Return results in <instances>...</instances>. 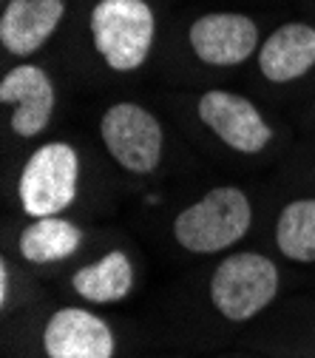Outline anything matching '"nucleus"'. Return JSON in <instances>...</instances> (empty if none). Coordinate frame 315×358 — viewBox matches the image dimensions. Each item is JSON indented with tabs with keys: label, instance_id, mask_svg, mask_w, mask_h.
<instances>
[{
	"label": "nucleus",
	"instance_id": "ddd939ff",
	"mask_svg": "<svg viewBox=\"0 0 315 358\" xmlns=\"http://www.w3.org/2000/svg\"><path fill=\"white\" fill-rule=\"evenodd\" d=\"M71 287L91 304H117L133 290V264L125 250H108L103 259L80 267L71 276Z\"/></svg>",
	"mask_w": 315,
	"mask_h": 358
},
{
	"label": "nucleus",
	"instance_id": "39448f33",
	"mask_svg": "<svg viewBox=\"0 0 315 358\" xmlns=\"http://www.w3.org/2000/svg\"><path fill=\"white\" fill-rule=\"evenodd\" d=\"M100 140L111 159L128 173L148 176L159 168L165 151V131L154 111L140 103H114L100 117Z\"/></svg>",
	"mask_w": 315,
	"mask_h": 358
},
{
	"label": "nucleus",
	"instance_id": "20e7f679",
	"mask_svg": "<svg viewBox=\"0 0 315 358\" xmlns=\"http://www.w3.org/2000/svg\"><path fill=\"white\" fill-rule=\"evenodd\" d=\"M80 194V154L68 143H43L26 159L17 179V199L26 216H57Z\"/></svg>",
	"mask_w": 315,
	"mask_h": 358
},
{
	"label": "nucleus",
	"instance_id": "4468645a",
	"mask_svg": "<svg viewBox=\"0 0 315 358\" xmlns=\"http://www.w3.org/2000/svg\"><path fill=\"white\" fill-rule=\"evenodd\" d=\"M276 248L298 264L315 262V196L293 199L276 219Z\"/></svg>",
	"mask_w": 315,
	"mask_h": 358
},
{
	"label": "nucleus",
	"instance_id": "9d476101",
	"mask_svg": "<svg viewBox=\"0 0 315 358\" xmlns=\"http://www.w3.org/2000/svg\"><path fill=\"white\" fill-rule=\"evenodd\" d=\"M66 17V0H9L0 15V43L9 55L40 52Z\"/></svg>",
	"mask_w": 315,
	"mask_h": 358
},
{
	"label": "nucleus",
	"instance_id": "6e6552de",
	"mask_svg": "<svg viewBox=\"0 0 315 358\" xmlns=\"http://www.w3.org/2000/svg\"><path fill=\"white\" fill-rule=\"evenodd\" d=\"M193 55L205 66L230 69L258 55V26L239 12H207L188 29Z\"/></svg>",
	"mask_w": 315,
	"mask_h": 358
},
{
	"label": "nucleus",
	"instance_id": "f257e3e1",
	"mask_svg": "<svg viewBox=\"0 0 315 358\" xmlns=\"http://www.w3.org/2000/svg\"><path fill=\"white\" fill-rule=\"evenodd\" d=\"M253 225V205L236 185H219L173 219V239L188 253L210 256L239 245Z\"/></svg>",
	"mask_w": 315,
	"mask_h": 358
},
{
	"label": "nucleus",
	"instance_id": "7ed1b4c3",
	"mask_svg": "<svg viewBox=\"0 0 315 358\" xmlns=\"http://www.w3.org/2000/svg\"><path fill=\"white\" fill-rule=\"evenodd\" d=\"M279 267L264 253H230L210 276V304L228 322H250L279 296Z\"/></svg>",
	"mask_w": 315,
	"mask_h": 358
},
{
	"label": "nucleus",
	"instance_id": "9b49d317",
	"mask_svg": "<svg viewBox=\"0 0 315 358\" xmlns=\"http://www.w3.org/2000/svg\"><path fill=\"white\" fill-rule=\"evenodd\" d=\"M315 66V26L293 20L279 26L258 46V71L264 80L284 85L301 80Z\"/></svg>",
	"mask_w": 315,
	"mask_h": 358
},
{
	"label": "nucleus",
	"instance_id": "f03ea898",
	"mask_svg": "<svg viewBox=\"0 0 315 358\" xmlns=\"http://www.w3.org/2000/svg\"><path fill=\"white\" fill-rule=\"evenodd\" d=\"M91 40L111 71H137L151 57L156 17L148 0H97Z\"/></svg>",
	"mask_w": 315,
	"mask_h": 358
},
{
	"label": "nucleus",
	"instance_id": "f8f14e48",
	"mask_svg": "<svg viewBox=\"0 0 315 358\" xmlns=\"http://www.w3.org/2000/svg\"><path fill=\"white\" fill-rule=\"evenodd\" d=\"M82 245V231L77 222L57 216L31 219L17 239V250L29 264H54L71 259Z\"/></svg>",
	"mask_w": 315,
	"mask_h": 358
},
{
	"label": "nucleus",
	"instance_id": "0eeeda50",
	"mask_svg": "<svg viewBox=\"0 0 315 358\" xmlns=\"http://www.w3.org/2000/svg\"><path fill=\"white\" fill-rule=\"evenodd\" d=\"M0 103L9 114V128L20 140H34L49 128L57 106L54 83L34 63H20L0 80Z\"/></svg>",
	"mask_w": 315,
	"mask_h": 358
},
{
	"label": "nucleus",
	"instance_id": "423d86ee",
	"mask_svg": "<svg viewBox=\"0 0 315 358\" xmlns=\"http://www.w3.org/2000/svg\"><path fill=\"white\" fill-rule=\"evenodd\" d=\"M196 114L236 154H244V157L261 154L270 145V140H273V128L267 125L261 111L236 92L210 88V92L199 97Z\"/></svg>",
	"mask_w": 315,
	"mask_h": 358
},
{
	"label": "nucleus",
	"instance_id": "1a4fd4ad",
	"mask_svg": "<svg viewBox=\"0 0 315 358\" xmlns=\"http://www.w3.org/2000/svg\"><path fill=\"white\" fill-rule=\"evenodd\" d=\"M46 358H114L117 338L111 324L85 307H60L43 327Z\"/></svg>",
	"mask_w": 315,
	"mask_h": 358
},
{
	"label": "nucleus",
	"instance_id": "2eb2a0df",
	"mask_svg": "<svg viewBox=\"0 0 315 358\" xmlns=\"http://www.w3.org/2000/svg\"><path fill=\"white\" fill-rule=\"evenodd\" d=\"M9 299H12V293H9V262L3 259L0 262V307H9Z\"/></svg>",
	"mask_w": 315,
	"mask_h": 358
}]
</instances>
